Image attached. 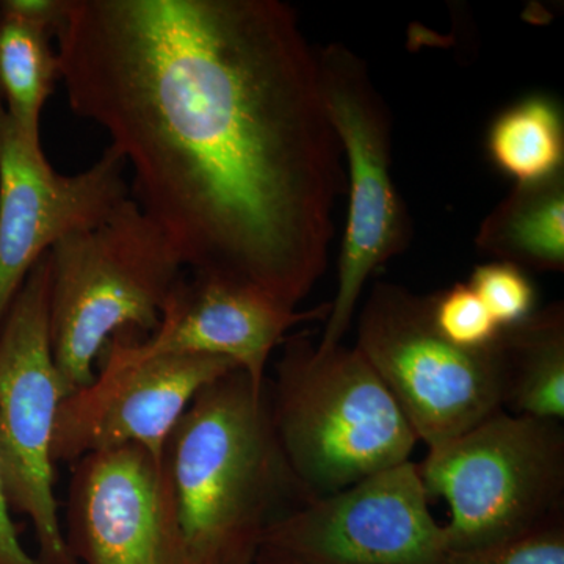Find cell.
Returning a JSON list of instances; mask_svg holds the SVG:
<instances>
[{
    "label": "cell",
    "instance_id": "obj_22",
    "mask_svg": "<svg viewBox=\"0 0 564 564\" xmlns=\"http://www.w3.org/2000/svg\"><path fill=\"white\" fill-rule=\"evenodd\" d=\"M0 564H40L25 551L17 525L11 519V507L0 475Z\"/></svg>",
    "mask_w": 564,
    "mask_h": 564
},
{
    "label": "cell",
    "instance_id": "obj_11",
    "mask_svg": "<svg viewBox=\"0 0 564 564\" xmlns=\"http://www.w3.org/2000/svg\"><path fill=\"white\" fill-rule=\"evenodd\" d=\"M124 170L109 147L85 172H55L0 98V325L33 267L58 240L98 225L129 198Z\"/></svg>",
    "mask_w": 564,
    "mask_h": 564
},
{
    "label": "cell",
    "instance_id": "obj_2",
    "mask_svg": "<svg viewBox=\"0 0 564 564\" xmlns=\"http://www.w3.org/2000/svg\"><path fill=\"white\" fill-rule=\"evenodd\" d=\"M162 469L193 564H254L285 503L310 500L278 443L269 381L258 388L240 369L195 397Z\"/></svg>",
    "mask_w": 564,
    "mask_h": 564
},
{
    "label": "cell",
    "instance_id": "obj_8",
    "mask_svg": "<svg viewBox=\"0 0 564 564\" xmlns=\"http://www.w3.org/2000/svg\"><path fill=\"white\" fill-rule=\"evenodd\" d=\"M47 252L0 325V475L11 511L31 521L36 562L77 564L55 499L52 447L66 392L51 345Z\"/></svg>",
    "mask_w": 564,
    "mask_h": 564
},
{
    "label": "cell",
    "instance_id": "obj_5",
    "mask_svg": "<svg viewBox=\"0 0 564 564\" xmlns=\"http://www.w3.org/2000/svg\"><path fill=\"white\" fill-rule=\"evenodd\" d=\"M429 497L448 505V551L510 540L564 518L562 422L489 415L417 463Z\"/></svg>",
    "mask_w": 564,
    "mask_h": 564
},
{
    "label": "cell",
    "instance_id": "obj_18",
    "mask_svg": "<svg viewBox=\"0 0 564 564\" xmlns=\"http://www.w3.org/2000/svg\"><path fill=\"white\" fill-rule=\"evenodd\" d=\"M430 302L437 332L452 344L484 350L499 339L502 329L467 282H456L443 292L433 293Z\"/></svg>",
    "mask_w": 564,
    "mask_h": 564
},
{
    "label": "cell",
    "instance_id": "obj_4",
    "mask_svg": "<svg viewBox=\"0 0 564 564\" xmlns=\"http://www.w3.org/2000/svg\"><path fill=\"white\" fill-rule=\"evenodd\" d=\"M47 256L52 352L68 397L95 380V364L117 334L158 328L185 267L132 196Z\"/></svg>",
    "mask_w": 564,
    "mask_h": 564
},
{
    "label": "cell",
    "instance_id": "obj_14",
    "mask_svg": "<svg viewBox=\"0 0 564 564\" xmlns=\"http://www.w3.org/2000/svg\"><path fill=\"white\" fill-rule=\"evenodd\" d=\"M475 245L532 272L564 270V174L518 184L481 221Z\"/></svg>",
    "mask_w": 564,
    "mask_h": 564
},
{
    "label": "cell",
    "instance_id": "obj_9",
    "mask_svg": "<svg viewBox=\"0 0 564 564\" xmlns=\"http://www.w3.org/2000/svg\"><path fill=\"white\" fill-rule=\"evenodd\" d=\"M101 356L95 380L58 408L55 464L121 447L143 448L162 462L170 434L195 397L239 369L214 356L143 351L129 332L117 334Z\"/></svg>",
    "mask_w": 564,
    "mask_h": 564
},
{
    "label": "cell",
    "instance_id": "obj_1",
    "mask_svg": "<svg viewBox=\"0 0 564 564\" xmlns=\"http://www.w3.org/2000/svg\"><path fill=\"white\" fill-rule=\"evenodd\" d=\"M70 110L131 166L185 270L296 311L328 265L343 150L317 52L278 0H68Z\"/></svg>",
    "mask_w": 564,
    "mask_h": 564
},
{
    "label": "cell",
    "instance_id": "obj_13",
    "mask_svg": "<svg viewBox=\"0 0 564 564\" xmlns=\"http://www.w3.org/2000/svg\"><path fill=\"white\" fill-rule=\"evenodd\" d=\"M328 313V303L299 313L247 285L192 273L177 281L158 328L139 339V347L228 359L263 388L270 358L285 333L302 322L326 321Z\"/></svg>",
    "mask_w": 564,
    "mask_h": 564
},
{
    "label": "cell",
    "instance_id": "obj_17",
    "mask_svg": "<svg viewBox=\"0 0 564 564\" xmlns=\"http://www.w3.org/2000/svg\"><path fill=\"white\" fill-rule=\"evenodd\" d=\"M486 143L494 166L518 184L549 180L563 173L562 109L547 96H529L494 120Z\"/></svg>",
    "mask_w": 564,
    "mask_h": 564
},
{
    "label": "cell",
    "instance_id": "obj_3",
    "mask_svg": "<svg viewBox=\"0 0 564 564\" xmlns=\"http://www.w3.org/2000/svg\"><path fill=\"white\" fill-rule=\"evenodd\" d=\"M274 432L307 499L410 462L413 426L358 348L285 340L269 380Z\"/></svg>",
    "mask_w": 564,
    "mask_h": 564
},
{
    "label": "cell",
    "instance_id": "obj_6",
    "mask_svg": "<svg viewBox=\"0 0 564 564\" xmlns=\"http://www.w3.org/2000/svg\"><path fill=\"white\" fill-rule=\"evenodd\" d=\"M355 347L429 448L503 410L497 340L469 350L445 339L434 325L430 295L375 284L359 314Z\"/></svg>",
    "mask_w": 564,
    "mask_h": 564
},
{
    "label": "cell",
    "instance_id": "obj_23",
    "mask_svg": "<svg viewBox=\"0 0 564 564\" xmlns=\"http://www.w3.org/2000/svg\"><path fill=\"white\" fill-rule=\"evenodd\" d=\"M254 564H303L291 558V556L281 554V552L273 551V549L261 547L258 556H256Z\"/></svg>",
    "mask_w": 564,
    "mask_h": 564
},
{
    "label": "cell",
    "instance_id": "obj_21",
    "mask_svg": "<svg viewBox=\"0 0 564 564\" xmlns=\"http://www.w3.org/2000/svg\"><path fill=\"white\" fill-rule=\"evenodd\" d=\"M66 7H68V0H3L0 2V9L33 24L51 29L54 33H57L61 28Z\"/></svg>",
    "mask_w": 564,
    "mask_h": 564
},
{
    "label": "cell",
    "instance_id": "obj_12",
    "mask_svg": "<svg viewBox=\"0 0 564 564\" xmlns=\"http://www.w3.org/2000/svg\"><path fill=\"white\" fill-rule=\"evenodd\" d=\"M70 467L63 532L77 564H193L161 459L121 447Z\"/></svg>",
    "mask_w": 564,
    "mask_h": 564
},
{
    "label": "cell",
    "instance_id": "obj_16",
    "mask_svg": "<svg viewBox=\"0 0 564 564\" xmlns=\"http://www.w3.org/2000/svg\"><path fill=\"white\" fill-rule=\"evenodd\" d=\"M55 33L0 9V98L32 143L41 144L44 106L61 82Z\"/></svg>",
    "mask_w": 564,
    "mask_h": 564
},
{
    "label": "cell",
    "instance_id": "obj_10",
    "mask_svg": "<svg viewBox=\"0 0 564 564\" xmlns=\"http://www.w3.org/2000/svg\"><path fill=\"white\" fill-rule=\"evenodd\" d=\"M429 500L410 459L293 508L261 547L303 564H443L447 536Z\"/></svg>",
    "mask_w": 564,
    "mask_h": 564
},
{
    "label": "cell",
    "instance_id": "obj_20",
    "mask_svg": "<svg viewBox=\"0 0 564 564\" xmlns=\"http://www.w3.org/2000/svg\"><path fill=\"white\" fill-rule=\"evenodd\" d=\"M443 564H564V518L500 543L448 551Z\"/></svg>",
    "mask_w": 564,
    "mask_h": 564
},
{
    "label": "cell",
    "instance_id": "obj_19",
    "mask_svg": "<svg viewBox=\"0 0 564 564\" xmlns=\"http://www.w3.org/2000/svg\"><path fill=\"white\" fill-rule=\"evenodd\" d=\"M469 288L500 329L524 322L536 311V291L525 270L492 261L475 267Z\"/></svg>",
    "mask_w": 564,
    "mask_h": 564
},
{
    "label": "cell",
    "instance_id": "obj_15",
    "mask_svg": "<svg viewBox=\"0 0 564 564\" xmlns=\"http://www.w3.org/2000/svg\"><path fill=\"white\" fill-rule=\"evenodd\" d=\"M503 375V410L563 422L564 307L549 304L497 339Z\"/></svg>",
    "mask_w": 564,
    "mask_h": 564
},
{
    "label": "cell",
    "instance_id": "obj_7",
    "mask_svg": "<svg viewBox=\"0 0 564 564\" xmlns=\"http://www.w3.org/2000/svg\"><path fill=\"white\" fill-rule=\"evenodd\" d=\"M326 111L345 155L348 220L336 295L318 350L343 344L367 281L378 267L406 250L411 220L391 173L392 121L366 62L334 43L317 52Z\"/></svg>",
    "mask_w": 564,
    "mask_h": 564
}]
</instances>
